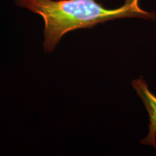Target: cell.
Returning <instances> with one entry per match:
<instances>
[{"label":"cell","instance_id":"1","mask_svg":"<svg viewBox=\"0 0 156 156\" xmlns=\"http://www.w3.org/2000/svg\"><path fill=\"white\" fill-rule=\"evenodd\" d=\"M17 6L42 17L44 21V48L53 51L64 34L80 28L124 17L155 19L154 13L140 8L139 2L124 3L116 9H107L95 0H15Z\"/></svg>","mask_w":156,"mask_h":156},{"label":"cell","instance_id":"2","mask_svg":"<svg viewBox=\"0 0 156 156\" xmlns=\"http://www.w3.org/2000/svg\"><path fill=\"white\" fill-rule=\"evenodd\" d=\"M132 86L142 99L149 115V132L141 143L151 145L156 149V96L150 91L147 83L142 78L134 80Z\"/></svg>","mask_w":156,"mask_h":156},{"label":"cell","instance_id":"3","mask_svg":"<svg viewBox=\"0 0 156 156\" xmlns=\"http://www.w3.org/2000/svg\"><path fill=\"white\" fill-rule=\"evenodd\" d=\"M134 2H139V0H125V2L126 3Z\"/></svg>","mask_w":156,"mask_h":156}]
</instances>
